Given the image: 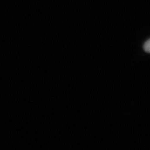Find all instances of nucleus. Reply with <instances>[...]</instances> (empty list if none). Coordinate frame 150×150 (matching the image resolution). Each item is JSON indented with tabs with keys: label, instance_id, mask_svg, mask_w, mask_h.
Wrapping results in <instances>:
<instances>
[{
	"label": "nucleus",
	"instance_id": "f257e3e1",
	"mask_svg": "<svg viewBox=\"0 0 150 150\" xmlns=\"http://www.w3.org/2000/svg\"><path fill=\"white\" fill-rule=\"evenodd\" d=\"M143 47L146 52H147V53H150V39L149 40H148L147 42L145 43Z\"/></svg>",
	"mask_w": 150,
	"mask_h": 150
}]
</instances>
